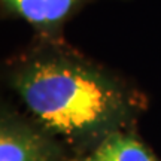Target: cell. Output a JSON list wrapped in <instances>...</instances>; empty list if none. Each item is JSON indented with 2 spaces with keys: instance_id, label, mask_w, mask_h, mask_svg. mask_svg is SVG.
I'll return each instance as SVG.
<instances>
[{
  "instance_id": "1",
  "label": "cell",
  "mask_w": 161,
  "mask_h": 161,
  "mask_svg": "<svg viewBox=\"0 0 161 161\" xmlns=\"http://www.w3.org/2000/svg\"><path fill=\"white\" fill-rule=\"evenodd\" d=\"M18 88L29 109L60 133L104 124L118 109L116 92L88 70L66 61H40L24 72Z\"/></svg>"
},
{
  "instance_id": "2",
  "label": "cell",
  "mask_w": 161,
  "mask_h": 161,
  "mask_svg": "<svg viewBox=\"0 0 161 161\" xmlns=\"http://www.w3.org/2000/svg\"><path fill=\"white\" fill-rule=\"evenodd\" d=\"M85 0H2L6 11L39 29L66 21Z\"/></svg>"
},
{
  "instance_id": "3",
  "label": "cell",
  "mask_w": 161,
  "mask_h": 161,
  "mask_svg": "<svg viewBox=\"0 0 161 161\" xmlns=\"http://www.w3.org/2000/svg\"><path fill=\"white\" fill-rule=\"evenodd\" d=\"M48 148L35 133L3 125L0 133V161H46Z\"/></svg>"
},
{
  "instance_id": "4",
  "label": "cell",
  "mask_w": 161,
  "mask_h": 161,
  "mask_svg": "<svg viewBox=\"0 0 161 161\" xmlns=\"http://www.w3.org/2000/svg\"><path fill=\"white\" fill-rule=\"evenodd\" d=\"M79 161H155L143 145L133 137L114 134Z\"/></svg>"
}]
</instances>
